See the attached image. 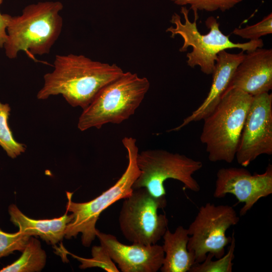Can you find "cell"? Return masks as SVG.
I'll return each instance as SVG.
<instances>
[{"label":"cell","mask_w":272,"mask_h":272,"mask_svg":"<svg viewBox=\"0 0 272 272\" xmlns=\"http://www.w3.org/2000/svg\"><path fill=\"white\" fill-rule=\"evenodd\" d=\"M52 72L44 76L39 100L61 95L73 107L86 108L99 91L124 73L115 63L94 61L83 55H56Z\"/></svg>","instance_id":"cell-1"},{"label":"cell","mask_w":272,"mask_h":272,"mask_svg":"<svg viewBox=\"0 0 272 272\" xmlns=\"http://www.w3.org/2000/svg\"><path fill=\"white\" fill-rule=\"evenodd\" d=\"M63 8L59 1L39 2L26 6L20 16L9 15L6 55L15 58L20 51L31 55L49 53L62 30Z\"/></svg>","instance_id":"cell-2"},{"label":"cell","mask_w":272,"mask_h":272,"mask_svg":"<svg viewBox=\"0 0 272 272\" xmlns=\"http://www.w3.org/2000/svg\"><path fill=\"white\" fill-rule=\"evenodd\" d=\"M253 97L232 89L223 94L214 111L203 119L200 140L206 146L211 162L233 161Z\"/></svg>","instance_id":"cell-3"},{"label":"cell","mask_w":272,"mask_h":272,"mask_svg":"<svg viewBox=\"0 0 272 272\" xmlns=\"http://www.w3.org/2000/svg\"><path fill=\"white\" fill-rule=\"evenodd\" d=\"M150 88L146 78L124 72L95 96L79 118L78 128L85 131L100 129L107 123L120 124L128 119L141 105Z\"/></svg>","instance_id":"cell-4"},{"label":"cell","mask_w":272,"mask_h":272,"mask_svg":"<svg viewBox=\"0 0 272 272\" xmlns=\"http://www.w3.org/2000/svg\"><path fill=\"white\" fill-rule=\"evenodd\" d=\"M181 13L183 16L184 22L182 23L180 16L174 13L170 22L175 27L171 26L166 31L171 33L172 38L177 35L181 36L183 43L180 51H187L189 46L192 48V51L186 54L187 64L192 68L198 66L205 74L212 75L218 54L222 50L237 48L249 52L263 46L261 39L242 43L231 41L230 35H226L222 32L219 23L213 16L208 18L205 21L209 32L202 34L198 31L196 24L198 15L194 16V21L191 22L188 17L189 10L185 6L181 7Z\"/></svg>","instance_id":"cell-5"},{"label":"cell","mask_w":272,"mask_h":272,"mask_svg":"<svg viewBox=\"0 0 272 272\" xmlns=\"http://www.w3.org/2000/svg\"><path fill=\"white\" fill-rule=\"evenodd\" d=\"M122 142L127 152L128 164L113 185L94 199L84 202H73V193L66 192V210L72 213L73 219L67 225L65 238H76L81 233L83 245L89 247L96 237V224L101 213L114 202L128 197L133 191V184L140 174L137 164L139 150L136 140L133 138L124 137Z\"/></svg>","instance_id":"cell-6"},{"label":"cell","mask_w":272,"mask_h":272,"mask_svg":"<svg viewBox=\"0 0 272 272\" xmlns=\"http://www.w3.org/2000/svg\"><path fill=\"white\" fill-rule=\"evenodd\" d=\"M140 174L133 189L145 188L156 198L166 197L164 183L168 179L182 182L185 188L194 192L200 187L192 175L202 167V163L179 153L164 150L142 151L137 156Z\"/></svg>","instance_id":"cell-7"},{"label":"cell","mask_w":272,"mask_h":272,"mask_svg":"<svg viewBox=\"0 0 272 272\" xmlns=\"http://www.w3.org/2000/svg\"><path fill=\"white\" fill-rule=\"evenodd\" d=\"M167 200L153 196L145 188L133 189L124 198L119 216L120 230L128 241L145 245L156 244L168 229V220L158 210Z\"/></svg>","instance_id":"cell-8"},{"label":"cell","mask_w":272,"mask_h":272,"mask_svg":"<svg viewBox=\"0 0 272 272\" xmlns=\"http://www.w3.org/2000/svg\"><path fill=\"white\" fill-rule=\"evenodd\" d=\"M239 221L236 211L229 205L207 202L201 206L187 229L190 237L187 247L194 254L195 263L202 262L208 253L217 259L222 257L232 240L226 231Z\"/></svg>","instance_id":"cell-9"},{"label":"cell","mask_w":272,"mask_h":272,"mask_svg":"<svg viewBox=\"0 0 272 272\" xmlns=\"http://www.w3.org/2000/svg\"><path fill=\"white\" fill-rule=\"evenodd\" d=\"M272 154V94L253 97L235 157L244 167L261 155Z\"/></svg>","instance_id":"cell-10"},{"label":"cell","mask_w":272,"mask_h":272,"mask_svg":"<svg viewBox=\"0 0 272 272\" xmlns=\"http://www.w3.org/2000/svg\"><path fill=\"white\" fill-rule=\"evenodd\" d=\"M272 193V165L261 174L251 173L244 168H220L216 174L214 197L221 198L227 194L234 195L244 203L240 215H245L261 198Z\"/></svg>","instance_id":"cell-11"},{"label":"cell","mask_w":272,"mask_h":272,"mask_svg":"<svg viewBox=\"0 0 272 272\" xmlns=\"http://www.w3.org/2000/svg\"><path fill=\"white\" fill-rule=\"evenodd\" d=\"M96 235L100 245L122 272H156L162 265L164 252L161 245L139 243L125 245L120 242L115 236L102 233L98 229Z\"/></svg>","instance_id":"cell-12"},{"label":"cell","mask_w":272,"mask_h":272,"mask_svg":"<svg viewBox=\"0 0 272 272\" xmlns=\"http://www.w3.org/2000/svg\"><path fill=\"white\" fill-rule=\"evenodd\" d=\"M234 89L252 96L271 90V49L258 48L245 54L224 94Z\"/></svg>","instance_id":"cell-13"},{"label":"cell","mask_w":272,"mask_h":272,"mask_svg":"<svg viewBox=\"0 0 272 272\" xmlns=\"http://www.w3.org/2000/svg\"><path fill=\"white\" fill-rule=\"evenodd\" d=\"M244 51L231 53L222 50L219 52L213 75L210 91L202 103L178 126L168 130L177 131L192 122L203 120L215 109L226 90L235 71L244 57Z\"/></svg>","instance_id":"cell-14"},{"label":"cell","mask_w":272,"mask_h":272,"mask_svg":"<svg viewBox=\"0 0 272 272\" xmlns=\"http://www.w3.org/2000/svg\"><path fill=\"white\" fill-rule=\"evenodd\" d=\"M10 221L19 230L31 236H39L48 244L55 245L64 237L67 225L72 221L73 216L65 214L52 219L35 220L24 215L16 206L9 207Z\"/></svg>","instance_id":"cell-15"},{"label":"cell","mask_w":272,"mask_h":272,"mask_svg":"<svg viewBox=\"0 0 272 272\" xmlns=\"http://www.w3.org/2000/svg\"><path fill=\"white\" fill-rule=\"evenodd\" d=\"M187 229L182 226L172 233L168 229L162 238L164 258L160 270L162 272H187L195 263L194 254L187 249Z\"/></svg>","instance_id":"cell-16"},{"label":"cell","mask_w":272,"mask_h":272,"mask_svg":"<svg viewBox=\"0 0 272 272\" xmlns=\"http://www.w3.org/2000/svg\"><path fill=\"white\" fill-rule=\"evenodd\" d=\"M21 256L14 262L0 269V272H38L45 266L46 254L40 241L31 236Z\"/></svg>","instance_id":"cell-17"},{"label":"cell","mask_w":272,"mask_h":272,"mask_svg":"<svg viewBox=\"0 0 272 272\" xmlns=\"http://www.w3.org/2000/svg\"><path fill=\"white\" fill-rule=\"evenodd\" d=\"M11 110L9 104L0 102V146L9 157L14 159L25 152L26 146L14 138L8 124Z\"/></svg>","instance_id":"cell-18"},{"label":"cell","mask_w":272,"mask_h":272,"mask_svg":"<svg viewBox=\"0 0 272 272\" xmlns=\"http://www.w3.org/2000/svg\"><path fill=\"white\" fill-rule=\"evenodd\" d=\"M234 232L232 235L228 250L222 257L213 261L214 256L208 253L205 259L201 262L195 263L189 270V272H231L232 271L235 248Z\"/></svg>","instance_id":"cell-19"},{"label":"cell","mask_w":272,"mask_h":272,"mask_svg":"<svg viewBox=\"0 0 272 272\" xmlns=\"http://www.w3.org/2000/svg\"><path fill=\"white\" fill-rule=\"evenodd\" d=\"M64 251L65 253L71 255L73 257L80 261L81 264L80 265L79 267L81 269L98 267L107 272L119 271L106 250L101 245L100 246H94L92 248V257L90 258L79 257L67 252L65 249H64Z\"/></svg>","instance_id":"cell-20"},{"label":"cell","mask_w":272,"mask_h":272,"mask_svg":"<svg viewBox=\"0 0 272 272\" xmlns=\"http://www.w3.org/2000/svg\"><path fill=\"white\" fill-rule=\"evenodd\" d=\"M178 6L189 5L194 12V16L198 15V11L214 12L228 10L243 0H171Z\"/></svg>","instance_id":"cell-21"},{"label":"cell","mask_w":272,"mask_h":272,"mask_svg":"<svg viewBox=\"0 0 272 272\" xmlns=\"http://www.w3.org/2000/svg\"><path fill=\"white\" fill-rule=\"evenodd\" d=\"M31 236L19 230L9 233L0 229V258L13 253L22 251Z\"/></svg>","instance_id":"cell-22"},{"label":"cell","mask_w":272,"mask_h":272,"mask_svg":"<svg viewBox=\"0 0 272 272\" xmlns=\"http://www.w3.org/2000/svg\"><path fill=\"white\" fill-rule=\"evenodd\" d=\"M232 33L243 39L256 40L262 36L272 33L271 13L258 23L242 28H235Z\"/></svg>","instance_id":"cell-23"},{"label":"cell","mask_w":272,"mask_h":272,"mask_svg":"<svg viewBox=\"0 0 272 272\" xmlns=\"http://www.w3.org/2000/svg\"><path fill=\"white\" fill-rule=\"evenodd\" d=\"M3 2V0H0V5ZM9 15L7 14H2L0 12V48L4 47L8 38L6 30Z\"/></svg>","instance_id":"cell-24"}]
</instances>
